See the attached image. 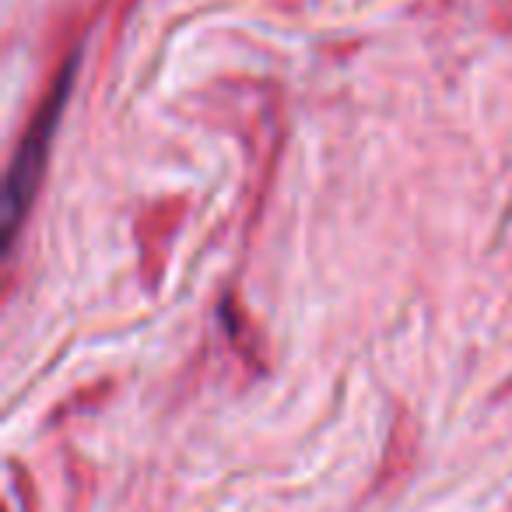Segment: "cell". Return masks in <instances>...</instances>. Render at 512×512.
I'll use <instances>...</instances> for the list:
<instances>
[{"label": "cell", "mask_w": 512, "mask_h": 512, "mask_svg": "<svg viewBox=\"0 0 512 512\" xmlns=\"http://www.w3.org/2000/svg\"><path fill=\"white\" fill-rule=\"evenodd\" d=\"M67 81H71V71L64 74V85H60V92L53 95V106L36 120V130H32V137H25L22 155H18V162L11 165V176H8V228H11V232L18 228V214H22L32 186H36L39 169H43L46 144H50V134H53V127H57V120H60V106H64Z\"/></svg>", "instance_id": "obj_1"}]
</instances>
